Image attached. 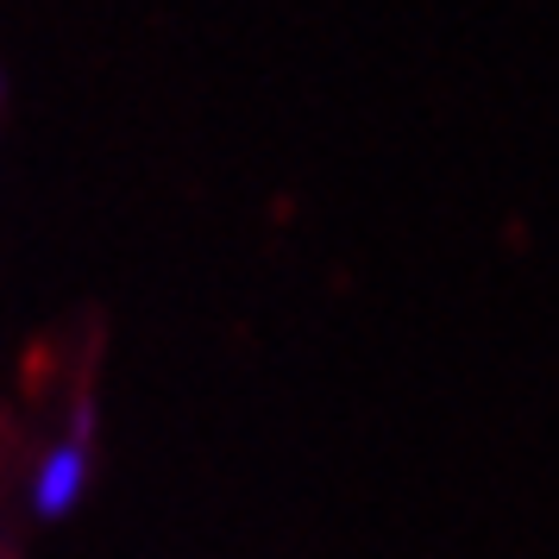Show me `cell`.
<instances>
[{
  "label": "cell",
  "mask_w": 559,
  "mask_h": 559,
  "mask_svg": "<svg viewBox=\"0 0 559 559\" xmlns=\"http://www.w3.org/2000/svg\"><path fill=\"white\" fill-rule=\"evenodd\" d=\"M88 484H95V447H88V428L57 433L51 447L32 459L26 503H32L38 522H63V515H76V509H82Z\"/></svg>",
  "instance_id": "obj_1"
}]
</instances>
